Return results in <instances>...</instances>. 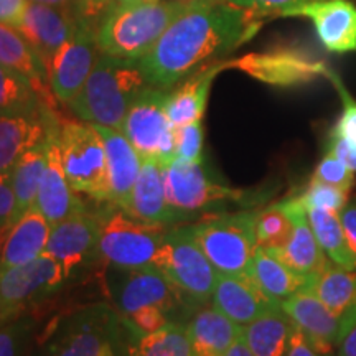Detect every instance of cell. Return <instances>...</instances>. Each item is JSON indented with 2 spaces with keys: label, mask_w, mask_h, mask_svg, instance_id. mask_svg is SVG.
<instances>
[{
  "label": "cell",
  "mask_w": 356,
  "mask_h": 356,
  "mask_svg": "<svg viewBox=\"0 0 356 356\" xmlns=\"http://www.w3.org/2000/svg\"><path fill=\"white\" fill-rule=\"evenodd\" d=\"M129 356H198L186 325L167 323L159 332L139 337L127 346Z\"/></svg>",
  "instance_id": "836d02e7"
},
{
  "label": "cell",
  "mask_w": 356,
  "mask_h": 356,
  "mask_svg": "<svg viewBox=\"0 0 356 356\" xmlns=\"http://www.w3.org/2000/svg\"><path fill=\"white\" fill-rule=\"evenodd\" d=\"M124 273L115 292V305L124 318L144 307H159L165 312L175 307L180 291L159 269L140 267L124 269Z\"/></svg>",
  "instance_id": "ac0fdd59"
},
{
  "label": "cell",
  "mask_w": 356,
  "mask_h": 356,
  "mask_svg": "<svg viewBox=\"0 0 356 356\" xmlns=\"http://www.w3.org/2000/svg\"><path fill=\"white\" fill-rule=\"evenodd\" d=\"M228 68L244 71L257 81L270 86L289 88L325 78L330 66L314 53L287 47L264 53H249L238 60L228 61Z\"/></svg>",
  "instance_id": "7c38bea8"
},
{
  "label": "cell",
  "mask_w": 356,
  "mask_h": 356,
  "mask_svg": "<svg viewBox=\"0 0 356 356\" xmlns=\"http://www.w3.org/2000/svg\"><path fill=\"white\" fill-rule=\"evenodd\" d=\"M47 109L25 76L0 65V118L35 114Z\"/></svg>",
  "instance_id": "e575fe53"
},
{
  "label": "cell",
  "mask_w": 356,
  "mask_h": 356,
  "mask_svg": "<svg viewBox=\"0 0 356 356\" xmlns=\"http://www.w3.org/2000/svg\"><path fill=\"white\" fill-rule=\"evenodd\" d=\"M259 17L228 0H191L140 60L147 79L155 88L172 89L246 43L259 30Z\"/></svg>",
  "instance_id": "6da1fadb"
},
{
  "label": "cell",
  "mask_w": 356,
  "mask_h": 356,
  "mask_svg": "<svg viewBox=\"0 0 356 356\" xmlns=\"http://www.w3.org/2000/svg\"><path fill=\"white\" fill-rule=\"evenodd\" d=\"M20 218L17 198L13 193L10 172H0V254L12 226Z\"/></svg>",
  "instance_id": "60d3db41"
},
{
  "label": "cell",
  "mask_w": 356,
  "mask_h": 356,
  "mask_svg": "<svg viewBox=\"0 0 356 356\" xmlns=\"http://www.w3.org/2000/svg\"><path fill=\"white\" fill-rule=\"evenodd\" d=\"M47 165L48 145L47 140H44L42 144L26 150L10 170L13 193H15L20 216L22 213H25L35 204Z\"/></svg>",
  "instance_id": "d6a6232c"
},
{
  "label": "cell",
  "mask_w": 356,
  "mask_h": 356,
  "mask_svg": "<svg viewBox=\"0 0 356 356\" xmlns=\"http://www.w3.org/2000/svg\"><path fill=\"white\" fill-rule=\"evenodd\" d=\"M310 291L345 323L356 307V269L328 264L312 280Z\"/></svg>",
  "instance_id": "4dcf8cb0"
},
{
  "label": "cell",
  "mask_w": 356,
  "mask_h": 356,
  "mask_svg": "<svg viewBox=\"0 0 356 356\" xmlns=\"http://www.w3.org/2000/svg\"><path fill=\"white\" fill-rule=\"evenodd\" d=\"M79 17L74 8H60L30 2L17 32L33 48L43 65L50 66L53 56L68 42Z\"/></svg>",
  "instance_id": "9a60e30c"
},
{
  "label": "cell",
  "mask_w": 356,
  "mask_h": 356,
  "mask_svg": "<svg viewBox=\"0 0 356 356\" xmlns=\"http://www.w3.org/2000/svg\"><path fill=\"white\" fill-rule=\"evenodd\" d=\"M225 356H254V355H252V351L248 348V345L244 343V340L241 337L228 351H226Z\"/></svg>",
  "instance_id": "816d5d0a"
},
{
  "label": "cell",
  "mask_w": 356,
  "mask_h": 356,
  "mask_svg": "<svg viewBox=\"0 0 356 356\" xmlns=\"http://www.w3.org/2000/svg\"><path fill=\"white\" fill-rule=\"evenodd\" d=\"M226 68H228V61H216V63L207 65L178 83L177 86L168 89L165 113L173 127L202 121L208 97H210L211 84L218 73Z\"/></svg>",
  "instance_id": "ffe728a7"
},
{
  "label": "cell",
  "mask_w": 356,
  "mask_h": 356,
  "mask_svg": "<svg viewBox=\"0 0 356 356\" xmlns=\"http://www.w3.org/2000/svg\"><path fill=\"white\" fill-rule=\"evenodd\" d=\"M126 2H134V0H74L73 8L78 17L97 24L109 10Z\"/></svg>",
  "instance_id": "7bdbcfd3"
},
{
  "label": "cell",
  "mask_w": 356,
  "mask_h": 356,
  "mask_svg": "<svg viewBox=\"0 0 356 356\" xmlns=\"http://www.w3.org/2000/svg\"><path fill=\"white\" fill-rule=\"evenodd\" d=\"M293 233V221L284 202L269 204L256 213L257 248L279 252Z\"/></svg>",
  "instance_id": "d590c367"
},
{
  "label": "cell",
  "mask_w": 356,
  "mask_h": 356,
  "mask_svg": "<svg viewBox=\"0 0 356 356\" xmlns=\"http://www.w3.org/2000/svg\"><path fill=\"white\" fill-rule=\"evenodd\" d=\"M157 269L191 300L198 304L211 300L218 270L200 248L190 226L170 228Z\"/></svg>",
  "instance_id": "9c48e42d"
},
{
  "label": "cell",
  "mask_w": 356,
  "mask_h": 356,
  "mask_svg": "<svg viewBox=\"0 0 356 356\" xmlns=\"http://www.w3.org/2000/svg\"><path fill=\"white\" fill-rule=\"evenodd\" d=\"M335 356H356V307L345 320Z\"/></svg>",
  "instance_id": "c3c4849f"
},
{
  "label": "cell",
  "mask_w": 356,
  "mask_h": 356,
  "mask_svg": "<svg viewBox=\"0 0 356 356\" xmlns=\"http://www.w3.org/2000/svg\"><path fill=\"white\" fill-rule=\"evenodd\" d=\"M126 320L127 325H131L140 337L159 332L160 328H163L167 323H170L168 322L167 312L159 309V307H144V309L129 315Z\"/></svg>",
  "instance_id": "b9f144b4"
},
{
  "label": "cell",
  "mask_w": 356,
  "mask_h": 356,
  "mask_svg": "<svg viewBox=\"0 0 356 356\" xmlns=\"http://www.w3.org/2000/svg\"><path fill=\"white\" fill-rule=\"evenodd\" d=\"M60 121L61 119L55 115L48 129V165L40 184L37 200H35V207L51 226L86 210L81 200L78 198L76 191L71 188L63 163H61L60 144H58Z\"/></svg>",
  "instance_id": "5bb4252c"
},
{
  "label": "cell",
  "mask_w": 356,
  "mask_h": 356,
  "mask_svg": "<svg viewBox=\"0 0 356 356\" xmlns=\"http://www.w3.org/2000/svg\"><path fill=\"white\" fill-rule=\"evenodd\" d=\"M312 178L323 181V184L338 186V188L350 191L355 185V172L350 170L341 160H338L335 155L325 152L318 165L315 167V172Z\"/></svg>",
  "instance_id": "ab89813d"
},
{
  "label": "cell",
  "mask_w": 356,
  "mask_h": 356,
  "mask_svg": "<svg viewBox=\"0 0 356 356\" xmlns=\"http://www.w3.org/2000/svg\"><path fill=\"white\" fill-rule=\"evenodd\" d=\"M162 172L167 202L180 216L225 203H257L248 191L233 190L213 180L203 168V163L185 162L175 157L162 163Z\"/></svg>",
  "instance_id": "52a82bcc"
},
{
  "label": "cell",
  "mask_w": 356,
  "mask_h": 356,
  "mask_svg": "<svg viewBox=\"0 0 356 356\" xmlns=\"http://www.w3.org/2000/svg\"><path fill=\"white\" fill-rule=\"evenodd\" d=\"M2 325H3V323H2V317H0V327H2Z\"/></svg>",
  "instance_id": "6f0895ef"
},
{
  "label": "cell",
  "mask_w": 356,
  "mask_h": 356,
  "mask_svg": "<svg viewBox=\"0 0 356 356\" xmlns=\"http://www.w3.org/2000/svg\"><path fill=\"white\" fill-rule=\"evenodd\" d=\"M99 222L97 256L101 259L115 269H157L170 226L137 220L122 210L99 216Z\"/></svg>",
  "instance_id": "277c9868"
},
{
  "label": "cell",
  "mask_w": 356,
  "mask_h": 356,
  "mask_svg": "<svg viewBox=\"0 0 356 356\" xmlns=\"http://www.w3.org/2000/svg\"><path fill=\"white\" fill-rule=\"evenodd\" d=\"M280 307L315 350L325 356L337 355L343 322L310 289L280 302Z\"/></svg>",
  "instance_id": "e0dca14e"
},
{
  "label": "cell",
  "mask_w": 356,
  "mask_h": 356,
  "mask_svg": "<svg viewBox=\"0 0 356 356\" xmlns=\"http://www.w3.org/2000/svg\"><path fill=\"white\" fill-rule=\"evenodd\" d=\"M118 356H129V353H127V348L119 350V351H118Z\"/></svg>",
  "instance_id": "db71d44e"
},
{
  "label": "cell",
  "mask_w": 356,
  "mask_h": 356,
  "mask_svg": "<svg viewBox=\"0 0 356 356\" xmlns=\"http://www.w3.org/2000/svg\"><path fill=\"white\" fill-rule=\"evenodd\" d=\"M142 2H155V0H142Z\"/></svg>",
  "instance_id": "9f6ffc18"
},
{
  "label": "cell",
  "mask_w": 356,
  "mask_h": 356,
  "mask_svg": "<svg viewBox=\"0 0 356 356\" xmlns=\"http://www.w3.org/2000/svg\"><path fill=\"white\" fill-rule=\"evenodd\" d=\"M17 320L0 327V356H19L22 338L25 337L26 328Z\"/></svg>",
  "instance_id": "f6af8a7d"
},
{
  "label": "cell",
  "mask_w": 356,
  "mask_h": 356,
  "mask_svg": "<svg viewBox=\"0 0 356 356\" xmlns=\"http://www.w3.org/2000/svg\"><path fill=\"white\" fill-rule=\"evenodd\" d=\"M190 340L197 353L225 356L231 346L243 337V327L229 320L215 307L198 310L186 323Z\"/></svg>",
  "instance_id": "f1b7e54d"
},
{
  "label": "cell",
  "mask_w": 356,
  "mask_h": 356,
  "mask_svg": "<svg viewBox=\"0 0 356 356\" xmlns=\"http://www.w3.org/2000/svg\"><path fill=\"white\" fill-rule=\"evenodd\" d=\"M0 65L17 71L29 79L44 108L56 113V104L60 101L53 95L47 66L15 29L2 24H0Z\"/></svg>",
  "instance_id": "cb8c5ba5"
},
{
  "label": "cell",
  "mask_w": 356,
  "mask_h": 356,
  "mask_svg": "<svg viewBox=\"0 0 356 356\" xmlns=\"http://www.w3.org/2000/svg\"><path fill=\"white\" fill-rule=\"evenodd\" d=\"M30 0H0V24L17 29L24 20Z\"/></svg>",
  "instance_id": "7dc6e473"
},
{
  "label": "cell",
  "mask_w": 356,
  "mask_h": 356,
  "mask_svg": "<svg viewBox=\"0 0 356 356\" xmlns=\"http://www.w3.org/2000/svg\"><path fill=\"white\" fill-rule=\"evenodd\" d=\"M30 2L42 3V6H50V7H60V8L74 7V0H30Z\"/></svg>",
  "instance_id": "f5cc1de1"
},
{
  "label": "cell",
  "mask_w": 356,
  "mask_h": 356,
  "mask_svg": "<svg viewBox=\"0 0 356 356\" xmlns=\"http://www.w3.org/2000/svg\"><path fill=\"white\" fill-rule=\"evenodd\" d=\"M109 320L104 317H88L68 333L51 353L44 356H118V346L109 332Z\"/></svg>",
  "instance_id": "f546056e"
},
{
  "label": "cell",
  "mask_w": 356,
  "mask_h": 356,
  "mask_svg": "<svg viewBox=\"0 0 356 356\" xmlns=\"http://www.w3.org/2000/svg\"><path fill=\"white\" fill-rule=\"evenodd\" d=\"M293 322L282 307L274 305L243 327V340L254 356H286Z\"/></svg>",
  "instance_id": "83f0119b"
},
{
  "label": "cell",
  "mask_w": 356,
  "mask_h": 356,
  "mask_svg": "<svg viewBox=\"0 0 356 356\" xmlns=\"http://www.w3.org/2000/svg\"><path fill=\"white\" fill-rule=\"evenodd\" d=\"M50 233L51 225L33 204L12 226L0 254V267L20 266L44 254Z\"/></svg>",
  "instance_id": "4316f807"
},
{
  "label": "cell",
  "mask_w": 356,
  "mask_h": 356,
  "mask_svg": "<svg viewBox=\"0 0 356 356\" xmlns=\"http://www.w3.org/2000/svg\"><path fill=\"white\" fill-rule=\"evenodd\" d=\"M277 17H305L327 51H356V6L350 0H312L284 8Z\"/></svg>",
  "instance_id": "4fadbf2b"
},
{
  "label": "cell",
  "mask_w": 356,
  "mask_h": 356,
  "mask_svg": "<svg viewBox=\"0 0 356 356\" xmlns=\"http://www.w3.org/2000/svg\"><path fill=\"white\" fill-rule=\"evenodd\" d=\"M211 302L216 310L241 327L251 323L274 305H279L267 299L248 275L231 274H218Z\"/></svg>",
  "instance_id": "44dd1931"
},
{
  "label": "cell",
  "mask_w": 356,
  "mask_h": 356,
  "mask_svg": "<svg viewBox=\"0 0 356 356\" xmlns=\"http://www.w3.org/2000/svg\"><path fill=\"white\" fill-rule=\"evenodd\" d=\"M55 111L0 118V172H10L26 150L47 140Z\"/></svg>",
  "instance_id": "d4e9b609"
},
{
  "label": "cell",
  "mask_w": 356,
  "mask_h": 356,
  "mask_svg": "<svg viewBox=\"0 0 356 356\" xmlns=\"http://www.w3.org/2000/svg\"><path fill=\"white\" fill-rule=\"evenodd\" d=\"M168 89L149 86L132 102L121 131L142 159L167 163L175 159V127L165 113Z\"/></svg>",
  "instance_id": "30bf717a"
},
{
  "label": "cell",
  "mask_w": 356,
  "mask_h": 356,
  "mask_svg": "<svg viewBox=\"0 0 356 356\" xmlns=\"http://www.w3.org/2000/svg\"><path fill=\"white\" fill-rule=\"evenodd\" d=\"M228 2L239 8H244V10L261 13V15H269V13L275 15V13L284 10V8L312 2V0H228Z\"/></svg>",
  "instance_id": "bcb514c9"
},
{
  "label": "cell",
  "mask_w": 356,
  "mask_h": 356,
  "mask_svg": "<svg viewBox=\"0 0 356 356\" xmlns=\"http://www.w3.org/2000/svg\"><path fill=\"white\" fill-rule=\"evenodd\" d=\"M256 213L220 215L191 225V233L218 274L246 275L257 251Z\"/></svg>",
  "instance_id": "8992f818"
},
{
  "label": "cell",
  "mask_w": 356,
  "mask_h": 356,
  "mask_svg": "<svg viewBox=\"0 0 356 356\" xmlns=\"http://www.w3.org/2000/svg\"><path fill=\"white\" fill-rule=\"evenodd\" d=\"M96 26L97 24L79 17L74 32L48 66L53 95L66 106L79 95L101 56Z\"/></svg>",
  "instance_id": "8fae6325"
},
{
  "label": "cell",
  "mask_w": 356,
  "mask_h": 356,
  "mask_svg": "<svg viewBox=\"0 0 356 356\" xmlns=\"http://www.w3.org/2000/svg\"><path fill=\"white\" fill-rule=\"evenodd\" d=\"M190 3L191 0H134L114 7L97 22L96 37L101 53L142 60Z\"/></svg>",
  "instance_id": "3957f363"
},
{
  "label": "cell",
  "mask_w": 356,
  "mask_h": 356,
  "mask_svg": "<svg viewBox=\"0 0 356 356\" xmlns=\"http://www.w3.org/2000/svg\"><path fill=\"white\" fill-rule=\"evenodd\" d=\"M325 78L330 79L333 86H335L338 96H340L341 106H343L340 119H338L335 127L332 129V132L340 134V136H345L350 140L356 142V99L350 95L348 89H346L343 79L338 76L332 68H328V73Z\"/></svg>",
  "instance_id": "f35d334b"
},
{
  "label": "cell",
  "mask_w": 356,
  "mask_h": 356,
  "mask_svg": "<svg viewBox=\"0 0 356 356\" xmlns=\"http://www.w3.org/2000/svg\"><path fill=\"white\" fill-rule=\"evenodd\" d=\"M310 228L315 238L323 249L325 256L333 264L340 267L356 269V259L346 241V236L341 226L340 213L325 210V208H305Z\"/></svg>",
  "instance_id": "1f68e13d"
},
{
  "label": "cell",
  "mask_w": 356,
  "mask_h": 356,
  "mask_svg": "<svg viewBox=\"0 0 356 356\" xmlns=\"http://www.w3.org/2000/svg\"><path fill=\"white\" fill-rule=\"evenodd\" d=\"M175 157L185 162L203 163V124L195 121L175 127Z\"/></svg>",
  "instance_id": "74e56055"
},
{
  "label": "cell",
  "mask_w": 356,
  "mask_h": 356,
  "mask_svg": "<svg viewBox=\"0 0 356 356\" xmlns=\"http://www.w3.org/2000/svg\"><path fill=\"white\" fill-rule=\"evenodd\" d=\"M325 152L335 155L350 170L356 173V142L350 140L345 136H340V134L330 132L327 147H325Z\"/></svg>",
  "instance_id": "ee69618b"
},
{
  "label": "cell",
  "mask_w": 356,
  "mask_h": 356,
  "mask_svg": "<svg viewBox=\"0 0 356 356\" xmlns=\"http://www.w3.org/2000/svg\"><path fill=\"white\" fill-rule=\"evenodd\" d=\"M198 356H218V355H211V353H198Z\"/></svg>",
  "instance_id": "11a10c76"
},
{
  "label": "cell",
  "mask_w": 356,
  "mask_h": 356,
  "mask_svg": "<svg viewBox=\"0 0 356 356\" xmlns=\"http://www.w3.org/2000/svg\"><path fill=\"white\" fill-rule=\"evenodd\" d=\"M58 144L71 188L95 202L111 203L106 147L95 124L60 121Z\"/></svg>",
  "instance_id": "5b68a950"
},
{
  "label": "cell",
  "mask_w": 356,
  "mask_h": 356,
  "mask_svg": "<svg viewBox=\"0 0 356 356\" xmlns=\"http://www.w3.org/2000/svg\"><path fill=\"white\" fill-rule=\"evenodd\" d=\"M99 236V216L89 215L84 210L51 226L44 252L55 257L71 275L74 267H79L92 256H97Z\"/></svg>",
  "instance_id": "2e32d148"
},
{
  "label": "cell",
  "mask_w": 356,
  "mask_h": 356,
  "mask_svg": "<svg viewBox=\"0 0 356 356\" xmlns=\"http://www.w3.org/2000/svg\"><path fill=\"white\" fill-rule=\"evenodd\" d=\"M341 226H343L346 241L356 259V198L346 203V207L340 211Z\"/></svg>",
  "instance_id": "681fc988"
},
{
  "label": "cell",
  "mask_w": 356,
  "mask_h": 356,
  "mask_svg": "<svg viewBox=\"0 0 356 356\" xmlns=\"http://www.w3.org/2000/svg\"><path fill=\"white\" fill-rule=\"evenodd\" d=\"M149 86L152 84L142 70L140 60H124L101 53L88 81L68 108L79 121L121 131L132 102Z\"/></svg>",
  "instance_id": "7a4b0ae2"
},
{
  "label": "cell",
  "mask_w": 356,
  "mask_h": 356,
  "mask_svg": "<svg viewBox=\"0 0 356 356\" xmlns=\"http://www.w3.org/2000/svg\"><path fill=\"white\" fill-rule=\"evenodd\" d=\"M122 211L137 220L168 226L180 220L181 216L167 202L162 162L155 159H142L139 178L134 185L126 210Z\"/></svg>",
  "instance_id": "7402d4cb"
},
{
  "label": "cell",
  "mask_w": 356,
  "mask_h": 356,
  "mask_svg": "<svg viewBox=\"0 0 356 356\" xmlns=\"http://www.w3.org/2000/svg\"><path fill=\"white\" fill-rule=\"evenodd\" d=\"M284 204L289 215L292 216L293 233L286 246L274 254H277L296 273L304 274L307 277H315L328 266V257L325 256L323 249L320 248L310 228L307 211L299 197L284 200Z\"/></svg>",
  "instance_id": "603a6c76"
},
{
  "label": "cell",
  "mask_w": 356,
  "mask_h": 356,
  "mask_svg": "<svg viewBox=\"0 0 356 356\" xmlns=\"http://www.w3.org/2000/svg\"><path fill=\"white\" fill-rule=\"evenodd\" d=\"M96 129L104 140L106 157H108L111 203L121 210H126L134 185L139 178L142 157L122 131L106 126H96Z\"/></svg>",
  "instance_id": "d6986e66"
},
{
  "label": "cell",
  "mask_w": 356,
  "mask_h": 356,
  "mask_svg": "<svg viewBox=\"0 0 356 356\" xmlns=\"http://www.w3.org/2000/svg\"><path fill=\"white\" fill-rule=\"evenodd\" d=\"M286 356H325V355L320 353L318 350H315L310 341L307 340L304 333H302L297 327H293L291 343H289V350Z\"/></svg>",
  "instance_id": "f907efd6"
},
{
  "label": "cell",
  "mask_w": 356,
  "mask_h": 356,
  "mask_svg": "<svg viewBox=\"0 0 356 356\" xmlns=\"http://www.w3.org/2000/svg\"><path fill=\"white\" fill-rule=\"evenodd\" d=\"M70 274L50 254L13 267H0V317L13 322L26 309L47 299L68 280Z\"/></svg>",
  "instance_id": "ba28073f"
},
{
  "label": "cell",
  "mask_w": 356,
  "mask_h": 356,
  "mask_svg": "<svg viewBox=\"0 0 356 356\" xmlns=\"http://www.w3.org/2000/svg\"><path fill=\"white\" fill-rule=\"evenodd\" d=\"M350 191H345L338 186L323 184V181L312 178L305 190L299 195V200L304 204V208H325L340 213L346 207Z\"/></svg>",
  "instance_id": "8d00e7d4"
},
{
  "label": "cell",
  "mask_w": 356,
  "mask_h": 356,
  "mask_svg": "<svg viewBox=\"0 0 356 356\" xmlns=\"http://www.w3.org/2000/svg\"><path fill=\"white\" fill-rule=\"evenodd\" d=\"M246 275L267 299L275 304L291 299L292 296L312 287L314 277L296 273L274 252L257 248Z\"/></svg>",
  "instance_id": "484cf974"
}]
</instances>
